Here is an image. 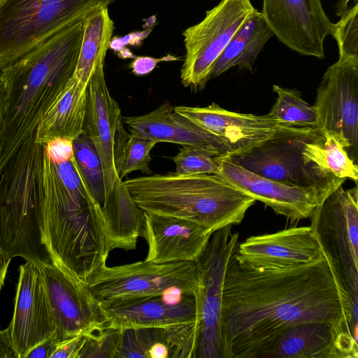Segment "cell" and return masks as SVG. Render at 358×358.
<instances>
[{
  "label": "cell",
  "mask_w": 358,
  "mask_h": 358,
  "mask_svg": "<svg viewBox=\"0 0 358 358\" xmlns=\"http://www.w3.org/2000/svg\"><path fill=\"white\" fill-rule=\"evenodd\" d=\"M303 322L357 329L348 296L323 253L315 262L280 269L250 268L232 255L222 304L224 358H259L287 327Z\"/></svg>",
  "instance_id": "1"
},
{
  "label": "cell",
  "mask_w": 358,
  "mask_h": 358,
  "mask_svg": "<svg viewBox=\"0 0 358 358\" xmlns=\"http://www.w3.org/2000/svg\"><path fill=\"white\" fill-rule=\"evenodd\" d=\"M83 19L63 29L1 69L4 109L0 129V173L73 75L83 38Z\"/></svg>",
  "instance_id": "2"
},
{
  "label": "cell",
  "mask_w": 358,
  "mask_h": 358,
  "mask_svg": "<svg viewBox=\"0 0 358 358\" xmlns=\"http://www.w3.org/2000/svg\"><path fill=\"white\" fill-rule=\"evenodd\" d=\"M159 343L167 345L165 327L122 329L115 358H150L151 350Z\"/></svg>",
  "instance_id": "30"
},
{
  "label": "cell",
  "mask_w": 358,
  "mask_h": 358,
  "mask_svg": "<svg viewBox=\"0 0 358 358\" xmlns=\"http://www.w3.org/2000/svg\"><path fill=\"white\" fill-rule=\"evenodd\" d=\"M101 208L110 250L136 249L138 238L144 234V213L120 177L105 195Z\"/></svg>",
  "instance_id": "25"
},
{
  "label": "cell",
  "mask_w": 358,
  "mask_h": 358,
  "mask_svg": "<svg viewBox=\"0 0 358 358\" xmlns=\"http://www.w3.org/2000/svg\"><path fill=\"white\" fill-rule=\"evenodd\" d=\"M56 346L53 339L45 341L31 349L25 358H50Z\"/></svg>",
  "instance_id": "37"
},
{
  "label": "cell",
  "mask_w": 358,
  "mask_h": 358,
  "mask_svg": "<svg viewBox=\"0 0 358 358\" xmlns=\"http://www.w3.org/2000/svg\"><path fill=\"white\" fill-rule=\"evenodd\" d=\"M38 264L56 325L57 343L91 336L105 327L99 303L85 283L53 263Z\"/></svg>",
  "instance_id": "13"
},
{
  "label": "cell",
  "mask_w": 358,
  "mask_h": 358,
  "mask_svg": "<svg viewBox=\"0 0 358 358\" xmlns=\"http://www.w3.org/2000/svg\"><path fill=\"white\" fill-rule=\"evenodd\" d=\"M314 106L317 128L332 135L358 164V59H338L327 69Z\"/></svg>",
  "instance_id": "12"
},
{
  "label": "cell",
  "mask_w": 358,
  "mask_h": 358,
  "mask_svg": "<svg viewBox=\"0 0 358 358\" xmlns=\"http://www.w3.org/2000/svg\"><path fill=\"white\" fill-rule=\"evenodd\" d=\"M123 182L142 211L188 220L213 232L240 224L255 201L216 174L173 172Z\"/></svg>",
  "instance_id": "5"
},
{
  "label": "cell",
  "mask_w": 358,
  "mask_h": 358,
  "mask_svg": "<svg viewBox=\"0 0 358 358\" xmlns=\"http://www.w3.org/2000/svg\"><path fill=\"white\" fill-rule=\"evenodd\" d=\"M164 295L99 303L105 327L122 330L166 327L196 322V304L194 296L181 294L176 301L169 302Z\"/></svg>",
  "instance_id": "22"
},
{
  "label": "cell",
  "mask_w": 358,
  "mask_h": 358,
  "mask_svg": "<svg viewBox=\"0 0 358 358\" xmlns=\"http://www.w3.org/2000/svg\"><path fill=\"white\" fill-rule=\"evenodd\" d=\"M36 132V131H35ZM34 132L0 173V247L9 261L52 263L45 231V210L55 163Z\"/></svg>",
  "instance_id": "4"
},
{
  "label": "cell",
  "mask_w": 358,
  "mask_h": 358,
  "mask_svg": "<svg viewBox=\"0 0 358 358\" xmlns=\"http://www.w3.org/2000/svg\"><path fill=\"white\" fill-rule=\"evenodd\" d=\"M116 0H0V69L14 63L94 8Z\"/></svg>",
  "instance_id": "6"
},
{
  "label": "cell",
  "mask_w": 358,
  "mask_h": 358,
  "mask_svg": "<svg viewBox=\"0 0 358 358\" xmlns=\"http://www.w3.org/2000/svg\"><path fill=\"white\" fill-rule=\"evenodd\" d=\"M4 109V90L1 80V71L0 69V129Z\"/></svg>",
  "instance_id": "41"
},
{
  "label": "cell",
  "mask_w": 358,
  "mask_h": 358,
  "mask_svg": "<svg viewBox=\"0 0 358 358\" xmlns=\"http://www.w3.org/2000/svg\"><path fill=\"white\" fill-rule=\"evenodd\" d=\"M277 94L269 115L279 124L295 127H317V109L310 105L296 90L273 85Z\"/></svg>",
  "instance_id": "28"
},
{
  "label": "cell",
  "mask_w": 358,
  "mask_h": 358,
  "mask_svg": "<svg viewBox=\"0 0 358 358\" xmlns=\"http://www.w3.org/2000/svg\"><path fill=\"white\" fill-rule=\"evenodd\" d=\"M103 67L93 73L87 85L83 133L91 139L101 160L106 195L119 177L117 166L129 134L123 127L120 106L107 87Z\"/></svg>",
  "instance_id": "16"
},
{
  "label": "cell",
  "mask_w": 358,
  "mask_h": 358,
  "mask_svg": "<svg viewBox=\"0 0 358 358\" xmlns=\"http://www.w3.org/2000/svg\"><path fill=\"white\" fill-rule=\"evenodd\" d=\"M131 134L182 146H192L212 151L220 156L230 155L224 142L217 135L175 112L166 101L152 111L123 117Z\"/></svg>",
  "instance_id": "23"
},
{
  "label": "cell",
  "mask_w": 358,
  "mask_h": 358,
  "mask_svg": "<svg viewBox=\"0 0 358 358\" xmlns=\"http://www.w3.org/2000/svg\"><path fill=\"white\" fill-rule=\"evenodd\" d=\"M234 256L242 265L250 268L280 269L315 262L322 252L308 226L250 236L238 244Z\"/></svg>",
  "instance_id": "19"
},
{
  "label": "cell",
  "mask_w": 358,
  "mask_h": 358,
  "mask_svg": "<svg viewBox=\"0 0 358 358\" xmlns=\"http://www.w3.org/2000/svg\"><path fill=\"white\" fill-rule=\"evenodd\" d=\"M16 358H25L41 343L53 339L56 325L38 263L19 267L13 315L7 327Z\"/></svg>",
  "instance_id": "15"
},
{
  "label": "cell",
  "mask_w": 358,
  "mask_h": 358,
  "mask_svg": "<svg viewBox=\"0 0 358 358\" xmlns=\"http://www.w3.org/2000/svg\"><path fill=\"white\" fill-rule=\"evenodd\" d=\"M320 133L317 127L279 124L268 138L229 157L241 167L266 178L330 193L345 180L326 175L303 155L305 143Z\"/></svg>",
  "instance_id": "8"
},
{
  "label": "cell",
  "mask_w": 358,
  "mask_h": 358,
  "mask_svg": "<svg viewBox=\"0 0 358 358\" xmlns=\"http://www.w3.org/2000/svg\"><path fill=\"white\" fill-rule=\"evenodd\" d=\"M143 237L148 245L145 261L154 263L194 262L213 231L188 220L145 213Z\"/></svg>",
  "instance_id": "21"
},
{
  "label": "cell",
  "mask_w": 358,
  "mask_h": 358,
  "mask_svg": "<svg viewBox=\"0 0 358 358\" xmlns=\"http://www.w3.org/2000/svg\"><path fill=\"white\" fill-rule=\"evenodd\" d=\"M86 339V335H81L57 343L50 358H79Z\"/></svg>",
  "instance_id": "35"
},
{
  "label": "cell",
  "mask_w": 358,
  "mask_h": 358,
  "mask_svg": "<svg viewBox=\"0 0 358 358\" xmlns=\"http://www.w3.org/2000/svg\"><path fill=\"white\" fill-rule=\"evenodd\" d=\"M0 358H16L7 328L0 326Z\"/></svg>",
  "instance_id": "38"
},
{
  "label": "cell",
  "mask_w": 358,
  "mask_h": 358,
  "mask_svg": "<svg viewBox=\"0 0 358 358\" xmlns=\"http://www.w3.org/2000/svg\"><path fill=\"white\" fill-rule=\"evenodd\" d=\"M10 262V261L6 259L0 247V291L4 285Z\"/></svg>",
  "instance_id": "40"
},
{
  "label": "cell",
  "mask_w": 358,
  "mask_h": 358,
  "mask_svg": "<svg viewBox=\"0 0 358 358\" xmlns=\"http://www.w3.org/2000/svg\"><path fill=\"white\" fill-rule=\"evenodd\" d=\"M238 244V234L228 225L213 232L196 266L199 288L196 304L194 358H224L222 304L229 262Z\"/></svg>",
  "instance_id": "10"
},
{
  "label": "cell",
  "mask_w": 358,
  "mask_h": 358,
  "mask_svg": "<svg viewBox=\"0 0 358 358\" xmlns=\"http://www.w3.org/2000/svg\"><path fill=\"white\" fill-rule=\"evenodd\" d=\"M333 23L331 36L338 48V59H358V5Z\"/></svg>",
  "instance_id": "33"
},
{
  "label": "cell",
  "mask_w": 358,
  "mask_h": 358,
  "mask_svg": "<svg viewBox=\"0 0 358 358\" xmlns=\"http://www.w3.org/2000/svg\"><path fill=\"white\" fill-rule=\"evenodd\" d=\"M175 112L219 136L230 155L241 153L271 136L279 124L268 113L245 114L224 109L215 103L206 107L178 106Z\"/></svg>",
  "instance_id": "20"
},
{
  "label": "cell",
  "mask_w": 358,
  "mask_h": 358,
  "mask_svg": "<svg viewBox=\"0 0 358 358\" xmlns=\"http://www.w3.org/2000/svg\"><path fill=\"white\" fill-rule=\"evenodd\" d=\"M358 5V0H337L335 13L341 17L344 13Z\"/></svg>",
  "instance_id": "39"
},
{
  "label": "cell",
  "mask_w": 358,
  "mask_h": 358,
  "mask_svg": "<svg viewBox=\"0 0 358 358\" xmlns=\"http://www.w3.org/2000/svg\"><path fill=\"white\" fill-rule=\"evenodd\" d=\"M176 59L173 56H166L162 58L138 56L131 62L130 67L132 73L136 76H145L150 73L161 62L172 61Z\"/></svg>",
  "instance_id": "36"
},
{
  "label": "cell",
  "mask_w": 358,
  "mask_h": 358,
  "mask_svg": "<svg viewBox=\"0 0 358 358\" xmlns=\"http://www.w3.org/2000/svg\"><path fill=\"white\" fill-rule=\"evenodd\" d=\"M357 358V329L349 324L303 322L287 327L259 358Z\"/></svg>",
  "instance_id": "18"
},
{
  "label": "cell",
  "mask_w": 358,
  "mask_h": 358,
  "mask_svg": "<svg viewBox=\"0 0 358 358\" xmlns=\"http://www.w3.org/2000/svg\"><path fill=\"white\" fill-rule=\"evenodd\" d=\"M322 252L344 288L358 320V189L342 185L327 194L310 217Z\"/></svg>",
  "instance_id": "7"
},
{
  "label": "cell",
  "mask_w": 358,
  "mask_h": 358,
  "mask_svg": "<svg viewBox=\"0 0 358 358\" xmlns=\"http://www.w3.org/2000/svg\"><path fill=\"white\" fill-rule=\"evenodd\" d=\"M45 231L52 263L80 281L86 284L106 265L111 250L101 208L85 183L74 155L55 162Z\"/></svg>",
  "instance_id": "3"
},
{
  "label": "cell",
  "mask_w": 358,
  "mask_h": 358,
  "mask_svg": "<svg viewBox=\"0 0 358 358\" xmlns=\"http://www.w3.org/2000/svg\"><path fill=\"white\" fill-rule=\"evenodd\" d=\"M216 153L197 147L182 146L173 158L176 173L180 174H216L217 171Z\"/></svg>",
  "instance_id": "32"
},
{
  "label": "cell",
  "mask_w": 358,
  "mask_h": 358,
  "mask_svg": "<svg viewBox=\"0 0 358 358\" xmlns=\"http://www.w3.org/2000/svg\"><path fill=\"white\" fill-rule=\"evenodd\" d=\"M73 155L80 175L96 201L101 206L105 196L103 169L98 152L84 133L73 141Z\"/></svg>",
  "instance_id": "29"
},
{
  "label": "cell",
  "mask_w": 358,
  "mask_h": 358,
  "mask_svg": "<svg viewBox=\"0 0 358 358\" xmlns=\"http://www.w3.org/2000/svg\"><path fill=\"white\" fill-rule=\"evenodd\" d=\"M87 287L99 303L178 292L197 295L199 280L195 262L154 263L148 261L101 268Z\"/></svg>",
  "instance_id": "9"
},
{
  "label": "cell",
  "mask_w": 358,
  "mask_h": 358,
  "mask_svg": "<svg viewBox=\"0 0 358 358\" xmlns=\"http://www.w3.org/2000/svg\"><path fill=\"white\" fill-rule=\"evenodd\" d=\"M157 143L136 134H129L117 166V173L123 179L129 173L139 171L151 174L150 152Z\"/></svg>",
  "instance_id": "31"
},
{
  "label": "cell",
  "mask_w": 358,
  "mask_h": 358,
  "mask_svg": "<svg viewBox=\"0 0 358 358\" xmlns=\"http://www.w3.org/2000/svg\"><path fill=\"white\" fill-rule=\"evenodd\" d=\"M262 13L280 42L304 56L324 58L333 23L320 0H263Z\"/></svg>",
  "instance_id": "14"
},
{
  "label": "cell",
  "mask_w": 358,
  "mask_h": 358,
  "mask_svg": "<svg viewBox=\"0 0 358 358\" xmlns=\"http://www.w3.org/2000/svg\"><path fill=\"white\" fill-rule=\"evenodd\" d=\"M120 331L104 327L91 336H87L79 358H115Z\"/></svg>",
  "instance_id": "34"
},
{
  "label": "cell",
  "mask_w": 358,
  "mask_h": 358,
  "mask_svg": "<svg viewBox=\"0 0 358 358\" xmlns=\"http://www.w3.org/2000/svg\"><path fill=\"white\" fill-rule=\"evenodd\" d=\"M273 36L262 12L255 9L236 31L215 62L210 78L235 66L252 72L259 54Z\"/></svg>",
  "instance_id": "26"
},
{
  "label": "cell",
  "mask_w": 358,
  "mask_h": 358,
  "mask_svg": "<svg viewBox=\"0 0 358 358\" xmlns=\"http://www.w3.org/2000/svg\"><path fill=\"white\" fill-rule=\"evenodd\" d=\"M255 10L250 0H221L206 10L200 22L183 31L185 56L180 80L185 87L198 90L205 86L215 62Z\"/></svg>",
  "instance_id": "11"
},
{
  "label": "cell",
  "mask_w": 358,
  "mask_h": 358,
  "mask_svg": "<svg viewBox=\"0 0 358 358\" xmlns=\"http://www.w3.org/2000/svg\"><path fill=\"white\" fill-rule=\"evenodd\" d=\"M216 175L245 194L293 220L310 218L329 193L315 188L291 186L255 174L234 163L229 156H217Z\"/></svg>",
  "instance_id": "17"
},
{
  "label": "cell",
  "mask_w": 358,
  "mask_h": 358,
  "mask_svg": "<svg viewBox=\"0 0 358 358\" xmlns=\"http://www.w3.org/2000/svg\"><path fill=\"white\" fill-rule=\"evenodd\" d=\"M87 85L74 74L48 108L36 129V142L56 138L73 141L83 132Z\"/></svg>",
  "instance_id": "24"
},
{
  "label": "cell",
  "mask_w": 358,
  "mask_h": 358,
  "mask_svg": "<svg viewBox=\"0 0 358 358\" xmlns=\"http://www.w3.org/2000/svg\"><path fill=\"white\" fill-rule=\"evenodd\" d=\"M303 155L326 175L338 179H350L357 183L358 164L350 158L343 146L332 135L321 132L307 141Z\"/></svg>",
  "instance_id": "27"
}]
</instances>
